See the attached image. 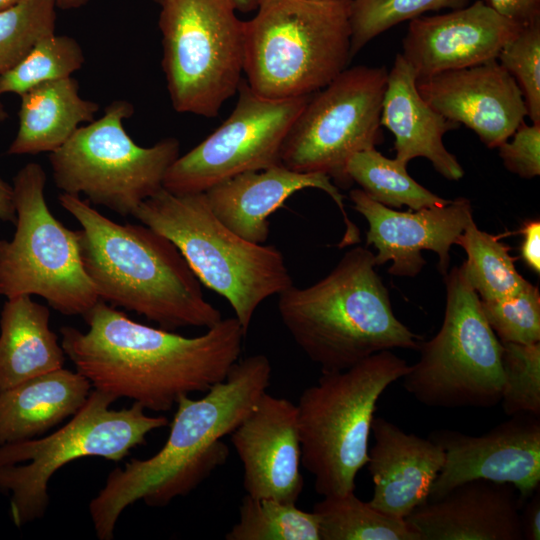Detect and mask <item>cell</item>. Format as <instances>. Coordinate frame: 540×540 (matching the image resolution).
I'll return each mask as SVG.
<instances>
[{
	"mask_svg": "<svg viewBox=\"0 0 540 540\" xmlns=\"http://www.w3.org/2000/svg\"><path fill=\"white\" fill-rule=\"evenodd\" d=\"M83 318L86 332L60 328L61 346L76 371L92 389L154 412L169 411L182 396L224 380L246 336L235 317L186 337L137 323L102 300Z\"/></svg>",
	"mask_w": 540,
	"mask_h": 540,
	"instance_id": "1",
	"label": "cell"
},
{
	"mask_svg": "<svg viewBox=\"0 0 540 540\" xmlns=\"http://www.w3.org/2000/svg\"><path fill=\"white\" fill-rule=\"evenodd\" d=\"M272 366L264 354L238 360L224 380L198 399L182 396L163 447L147 459L131 458L113 469L89 503L99 540H112L122 512L142 500L164 507L186 496L216 468L229 448L222 438L240 424L270 385Z\"/></svg>",
	"mask_w": 540,
	"mask_h": 540,
	"instance_id": "2",
	"label": "cell"
},
{
	"mask_svg": "<svg viewBox=\"0 0 540 540\" xmlns=\"http://www.w3.org/2000/svg\"><path fill=\"white\" fill-rule=\"evenodd\" d=\"M58 201L81 225L77 234L82 265L100 300L169 331L208 329L222 320L168 238L144 224L116 223L79 195L62 193Z\"/></svg>",
	"mask_w": 540,
	"mask_h": 540,
	"instance_id": "3",
	"label": "cell"
},
{
	"mask_svg": "<svg viewBox=\"0 0 540 540\" xmlns=\"http://www.w3.org/2000/svg\"><path fill=\"white\" fill-rule=\"evenodd\" d=\"M374 254L356 246L324 278L278 296L280 318L321 372L346 370L383 350H418L421 337L395 316Z\"/></svg>",
	"mask_w": 540,
	"mask_h": 540,
	"instance_id": "4",
	"label": "cell"
},
{
	"mask_svg": "<svg viewBox=\"0 0 540 540\" xmlns=\"http://www.w3.org/2000/svg\"><path fill=\"white\" fill-rule=\"evenodd\" d=\"M351 0H260L244 21V69L268 99L309 96L351 61Z\"/></svg>",
	"mask_w": 540,
	"mask_h": 540,
	"instance_id": "5",
	"label": "cell"
},
{
	"mask_svg": "<svg viewBox=\"0 0 540 540\" xmlns=\"http://www.w3.org/2000/svg\"><path fill=\"white\" fill-rule=\"evenodd\" d=\"M133 217L178 248L198 280L228 301L245 334L258 306L293 285L281 251L230 230L204 192L174 194L162 187Z\"/></svg>",
	"mask_w": 540,
	"mask_h": 540,
	"instance_id": "6",
	"label": "cell"
},
{
	"mask_svg": "<svg viewBox=\"0 0 540 540\" xmlns=\"http://www.w3.org/2000/svg\"><path fill=\"white\" fill-rule=\"evenodd\" d=\"M409 370L404 359L383 350L346 370L322 372L303 390L296 405L301 465L313 475L318 494L355 490L356 475L368 461L377 402Z\"/></svg>",
	"mask_w": 540,
	"mask_h": 540,
	"instance_id": "7",
	"label": "cell"
},
{
	"mask_svg": "<svg viewBox=\"0 0 540 540\" xmlns=\"http://www.w3.org/2000/svg\"><path fill=\"white\" fill-rule=\"evenodd\" d=\"M113 396L92 389L69 422L40 439L0 445V492L10 495V516L18 528L42 518L49 505L48 483L57 470L85 457L120 461L169 424L133 402L112 409Z\"/></svg>",
	"mask_w": 540,
	"mask_h": 540,
	"instance_id": "8",
	"label": "cell"
},
{
	"mask_svg": "<svg viewBox=\"0 0 540 540\" xmlns=\"http://www.w3.org/2000/svg\"><path fill=\"white\" fill-rule=\"evenodd\" d=\"M442 326L420 344V358L403 387L420 403L439 408H491L501 400L503 346L488 324L462 266L445 274Z\"/></svg>",
	"mask_w": 540,
	"mask_h": 540,
	"instance_id": "9",
	"label": "cell"
},
{
	"mask_svg": "<svg viewBox=\"0 0 540 540\" xmlns=\"http://www.w3.org/2000/svg\"><path fill=\"white\" fill-rule=\"evenodd\" d=\"M45 185L35 162L13 179L16 230L12 240H0V294L38 295L61 314L83 316L100 299L83 268L77 231L51 213Z\"/></svg>",
	"mask_w": 540,
	"mask_h": 540,
	"instance_id": "10",
	"label": "cell"
},
{
	"mask_svg": "<svg viewBox=\"0 0 540 540\" xmlns=\"http://www.w3.org/2000/svg\"><path fill=\"white\" fill-rule=\"evenodd\" d=\"M134 113L126 100H115L104 114L84 126L49 155L56 186L121 216L163 187L165 174L179 157L180 143L165 138L150 147L137 145L123 122Z\"/></svg>",
	"mask_w": 540,
	"mask_h": 540,
	"instance_id": "11",
	"label": "cell"
},
{
	"mask_svg": "<svg viewBox=\"0 0 540 540\" xmlns=\"http://www.w3.org/2000/svg\"><path fill=\"white\" fill-rule=\"evenodd\" d=\"M162 68L175 111L216 117L244 69V21L230 0H160Z\"/></svg>",
	"mask_w": 540,
	"mask_h": 540,
	"instance_id": "12",
	"label": "cell"
},
{
	"mask_svg": "<svg viewBox=\"0 0 540 540\" xmlns=\"http://www.w3.org/2000/svg\"><path fill=\"white\" fill-rule=\"evenodd\" d=\"M387 76L385 66L346 68L312 94L284 140L281 165L301 173H322L349 187L350 157L382 141Z\"/></svg>",
	"mask_w": 540,
	"mask_h": 540,
	"instance_id": "13",
	"label": "cell"
},
{
	"mask_svg": "<svg viewBox=\"0 0 540 540\" xmlns=\"http://www.w3.org/2000/svg\"><path fill=\"white\" fill-rule=\"evenodd\" d=\"M229 117L167 170L163 188L174 194L201 193L246 171L281 164L284 140L310 96L268 99L245 80Z\"/></svg>",
	"mask_w": 540,
	"mask_h": 540,
	"instance_id": "14",
	"label": "cell"
},
{
	"mask_svg": "<svg viewBox=\"0 0 540 540\" xmlns=\"http://www.w3.org/2000/svg\"><path fill=\"white\" fill-rule=\"evenodd\" d=\"M429 439L443 449L445 461L428 501L475 479L511 484L522 505L540 487V416L513 415L481 436L440 429Z\"/></svg>",
	"mask_w": 540,
	"mask_h": 540,
	"instance_id": "15",
	"label": "cell"
},
{
	"mask_svg": "<svg viewBox=\"0 0 540 540\" xmlns=\"http://www.w3.org/2000/svg\"><path fill=\"white\" fill-rule=\"evenodd\" d=\"M353 208L368 223L366 244L373 245L376 265L391 262L388 272L395 276L415 277L426 260L423 250L438 256V270L448 272L450 249L473 219L470 200L458 197L444 206L394 210L382 205L361 189L349 192Z\"/></svg>",
	"mask_w": 540,
	"mask_h": 540,
	"instance_id": "16",
	"label": "cell"
},
{
	"mask_svg": "<svg viewBox=\"0 0 540 540\" xmlns=\"http://www.w3.org/2000/svg\"><path fill=\"white\" fill-rule=\"evenodd\" d=\"M423 99L455 124L472 130L488 148H498L525 121L523 95L497 59L416 80Z\"/></svg>",
	"mask_w": 540,
	"mask_h": 540,
	"instance_id": "17",
	"label": "cell"
},
{
	"mask_svg": "<svg viewBox=\"0 0 540 540\" xmlns=\"http://www.w3.org/2000/svg\"><path fill=\"white\" fill-rule=\"evenodd\" d=\"M521 28L476 0L448 13L410 20L400 54L417 79L427 78L497 59Z\"/></svg>",
	"mask_w": 540,
	"mask_h": 540,
	"instance_id": "18",
	"label": "cell"
},
{
	"mask_svg": "<svg viewBox=\"0 0 540 540\" xmlns=\"http://www.w3.org/2000/svg\"><path fill=\"white\" fill-rule=\"evenodd\" d=\"M230 436L246 494L296 503L304 487L296 405L265 392Z\"/></svg>",
	"mask_w": 540,
	"mask_h": 540,
	"instance_id": "19",
	"label": "cell"
},
{
	"mask_svg": "<svg viewBox=\"0 0 540 540\" xmlns=\"http://www.w3.org/2000/svg\"><path fill=\"white\" fill-rule=\"evenodd\" d=\"M307 188L322 190L340 209L345 233L339 248L360 242V232L345 210L344 197L331 178L322 173H301L279 164L246 171L206 190L214 215L243 239L263 244L269 236L268 218L294 193Z\"/></svg>",
	"mask_w": 540,
	"mask_h": 540,
	"instance_id": "20",
	"label": "cell"
},
{
	"mask_svg": "<svg viewBox=\"0 0 540 540\" xmlns=\"http://www.w3.org/2000/svg\"><path fill=\"white\" fill-rule=\"evenodd\" d=\"M517 490L475 479L414 509L406 522L421 540H524Z\"/></svg>",
	"mask_w": 540,
	"mask_h": 540,
	"instance_id": "21",
	"label": "cell"
},
{
	"mask_svg": "<svg viewBox=\"0 0 540 540\" xmlns=\"http://www.w3.org/2000/svg\"><path fill=\"white\" fill-rule=\"evenodd\" d=\"M374 444L366 463L374 484L369 504L389 516L405 519L428 501L445 453L431 439L406 433L394 423L374 417Z\"/></svg>",
	"mask_w": 540,
	"mask_h": 540,
	"instance_id": "22",
	"label": "cell"
},
{
	"mask_svg": "<svg viewBox=\"0 0 540 540\" xmlns=\"http://www.w3.org/2000/svg\"><path fill=\"white\" fill-rule=\"evenodd\" d=\"M416 75L400 53L388 71L382 102L381 126L395 138V158L408 164L414 158H426L444 178L457 181L464 170L443 143L444 135L458 124L434 110L421 96Z\"/></svg>",
	"mask_w": 540,
	"mask_h": 540,
	"instance_id": "23",
	"label": "cell"
},
{
	"mask_svg": "<svg viewBox=\"0 0 540 540\" xmlns=\"http://www.w3.org/2000/svg\"><path fill=\"white\" fill-rule=\"evenodd\" d=\"M92 386L77 371L44 373L0 393V445L33 439L71 418Z\"/></svg>",
	"mask_w": 540,
	"mask_h": 540,
	"instance_id": "24",
	"label": "cell"
},
{
	"mask_svg": "<svg viewBox=\"0 0 540 540\" xmlns=\"http://www.w3.org/2000/svg\"><path fill=\"white\" fill-rule=\"evenodd\" d=\"M49 319L48 307L29 295L7 299L0 318V393L64 366L66 355Z\"/></svg>",
	"mask_w": 540,
	"mask_h": 540,
	"instance_id": "25",
	"label": "cell"
},
{
	"mask_svg": "<svg viewBox=\"0 0 540 540\" xmlns=\"http://www.w3.org/2000/svg\"><path fill=\"white\" fill-rule=\"evenodd\" d=\"M20 97L18 131L7 150L11 155L57 150L99 110L96 102L80 96L72 77L41 83Z\"/></svg>",
	"mask_w": 540,
	"mask_h": 540,
	"instance_id": "26",
	"label": "cell"
},
{
	"mask_svg": "<svg viewBox=\"0 0 540 540\" xmlns=\"http://www.w3.org/2000/svg\"><path fill=\"white\" fill-rule=\"evenodd\" d=\"M346 173L367 196L390 208L408 206L419 210L444 206L451 201L420 185L408 174L406 163L384 156L376 147L353 154Z\"/></svg>",
	"mask_w": 540,
	"mask_h": 540,
	"instance_id": "27",
	"label": "cell"
},
{
	"mask_svg": "<svg viewBox=\"0 0 540 540\" xmlns=\"http://www.w3.org/2000/svg\"><path fill=\"white\" fill-rule=\"evenodd\" d=\"M313 512L321 540H421L405 519L378 511L354 491L323 497Z\"/></svg>",
	"mask_w": 540,
	"mask_h": 540,
	"instance_id": "28",
	"label": "cell"
},
{
	"mask_svg": "<svg viewBox=\"0 0 540 540\" xmlns=\"http://www.w3.org/2000/svg\"><path fill=\"white\" fill-rule=\"evenodd\" d=\"M467 260L462 263L466 278L482 301L517 295L529 281L517 271L510 247L497 236L481 231L472 219L457 238Z\"/></svg>",
	"mask_w": 540,
	"mask_h": 540,
	"instance_id": "29",
	"label": "cell"
},
{
	"mask_svg": "<svg viewBox=\"0 0 540 540\" xmlns=\"http://www.w3.org/2000/svg\"><path fill=\"white\" fill-rule=\"evenodd\" d=\"M226 540H321L316 514L270 498L246 494Z\"/></svg>",
	"mask_w": 540,
	"mask_h": 540,
	"instance_id": "30",
	"label": "cell"
},
{
	"mask_svg": "<svg viewBox=\"0 0 540 540\" xmlns=\"http://www.w3.org/2000/svg\"><path fill=\"white\" fill-rule=\"evenodd\" d=\"M85 57L79 43L67 35L40 39L14 67L0 74V95L19 96L44 82L67 77L79 70Z\"/></svg>",
	"mask_w": 540,
	"mask_h": 540,
	"instance_id": "31",
	"label": "cell"
},
{
	"mask_svg": "<svg viewBox=\"0 0 540 540\" xmlns=\"http://www.w3.org/2000/svg\"><path fill=\"white\" fill-rule=\"evenodd\" d=\"M55 0H22L0 10V74L19 63L43 37L55 33Z\"/></svg>",
	"mask_w": 540,
	"mask_h": 540,
	"instance_id": "32",
	"label": "cell"
},
{
	"mask_svg": "<svg viewBox=\"0 0 540 540\" xmlns=\"http://www.w3.org/2000/svg\"><path fill=\"white\" fill-rule=\"evenodd\" d=\"M470 0H351V57L371 40L428 11L458 9Z\"/></svg>",
	"mask_w": 540,
	"mask_h": 540,
	"instance_id": "33",
	"label": "cell"
},
{
	"mask_svg": "<svg viewBox=\"0 0 540 540\" xmlns=\"http://www.w3.org/2000/svg\"><path fill=\"white\" fill-rule=\"evenodd\" d=\"M502 346L503 411L509 416H540V342Z\"/></svg>",
	"mask_w": 540,
	"mask_h": 540,
	"instance_id": "34",
	"label": "cell"
},
{
	"mask_svg": "<svg viewBox=\"0 0 540 540\" xmlns=\"http://www.w3.org/2000/svg\"><path fill=\"white\" fill-rule=\"evenodd\" d=\"M484 316L501 343L540 342V293L530 282L517 295L482 301Z\"/></svg>",
	"mask_w": 540,
	"mask_h": 540,
	"instance_id": "35",
	"label": "cell"
},
{
	"mask_svg": "<svg viewBox=\"0 0 540 540\" xmlns=\"http://www.w3.org/2000/svg\"><path fill=\"white\" fill-rule=\"evenodd\" d=\"M497 60L516 81L531 122L540 123V21L522 27Z\"/></svg>",
	"mask_w": 540,
	"mask_h": 540,
	"instance_id": "36",
	"label": "cell"
},
{
	"mask_svg": "<svg viewBox=\"0 0 540 540\" xmlns=\"http://www.w3.org/2000/svg\"><path fill=\"white\" fill-rule=\"evenodd\" d=\"M498 149L505 168L511 173L525 179L540 175V123L523 121Z\"/></svg>",
	"mask_w": 540,
	"mask_h": 540,
	"instance_id": "37",
	"label": "cell"
},
{
	"mask_svg": "<svg viewBox=\"0 0 540 540\" xmlns=\"http://www.w3.org/2000/svg\"><path fill=\"white\" fill-rule=\"evenodd\" d=\"M505 18L524 27L540 21V0H483Z\"/></svg>",
	"mask_w": 540,
	"mask_h": 540,
	"instance_id": "38",
	"label": "cell"
},
{
	"mask_svg": "<svg viewBox=\"0 0 540 540\" xmlns=\"http://www.w3.org/2000/svg\"><path fill=\"white\" fill-rule=\"evenodd\" d=\"M521 257L534 272H540V221L528 220L521 229Z\"/></svg>",
	"mask_w": 540,
	"mask_h": 540,
	"instance_id": "39",
	"label": "cell"
},
{
	"mask_svg": "<svg viewBox=\"0 0 540 540\" xmlns=\"http://www.w3.org/2000/svg\"><path fill=\"white\" fill-rule=\"evenodd\" d=\"M521 513L523 537L526 540L540 539V488L523 505Z\"/></svg>",
	"mask_w": 540,
	"mask_h": 540,
	"instance_id": "40",
	"label": "cell"
},
{
	"mask_svg": "<svg viewBox=\"0 0 540 540\" xmlns=\"http://www.w3.org/2000/svg\"><path fill=\"white\" fill-rule=\"evenodd\" d=\"M0 221H16L13 187L0 177Z\"/></svg>",
	"mask_w": 540,
	"mask_h": 540,
	"instance_id": "41",
	"label": "cell"
},
{
	"mask_svg": "<svg viewBox=\"0 0 540 540\" xmlns=\"http://www.w3.org/2000/svg\"><path fill=\"white\" fill-rule=\"evenodd\" d=\"M234 8L242 13H248L256 10L260 0H230Z\"/></svg>",
	"mask_w": 540,
	"mask_h": 540,
	"instance_id": "42",
	"label": "cell"
},
{
	"mask_svg": "<svg viewBox=\"0 0 540 540\" xmlns=\"http://www.w3.org/2000/svg\"><path fill=\"white\" fill-rule=\"evenodd\" d=\"M89 0H55L56 7L63 10L76 9L87 4Z\"/></svg>",
	"mask_w": 540,
	"mask_h": 540,
	"instance_id": "43",
	"label": "cell"
},
{
	"mask_svg": "<svg viewBox=\"0 0 540 540\" xmlns=\"http://www.w3.org/2000/svg\"><path fill=\"white\" fill-rule=\"evenodd\" d=\"M22 0H0V10L13 6Z\"/></svg>",
	"mask_w": 540,
	"mask_h": 540,
	"instance_id": "44",
	"label": "cell"
},
{
	"mask_svg": "<svg viewBox=\"0 0 540 540\" xmlns=\"http://www.w3.org/2000/svg\"><path fill=\"white\" fill-rule=\"evenodd\" d=\"M8 114L3 106V104L0 102V122L5 120L7 118Z\"/></svg>",
	"mask_w": 540,
	"mask_h": 540,
	"instance_id": "45",
	"label": "cell"
},
{
	"mask_svg": "<svg viewBox=\"0 0 540 540\" xmlns=\"http://www.w3.org/2000/svg\"><path fill=\"white\" fill-rule=\"evenodd\" d=\"M156 1H158V2H159L160 0H156Z\"/></svg>",
	"mask_w": 540,
	"mask_h": 540,
	"instance_id": "46",
	"label": "cell"
}]
</instances>
